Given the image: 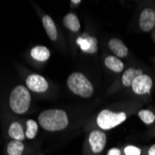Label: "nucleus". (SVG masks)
Wrapping results in <instances>:
<instances>
[{"instance_id":"obj_1","label":"nucleus","mask_w":155,"mask_h":155,"mask_svg":"<svg viewBox=\"0 0 155 155\" xmlns=\"http://www.w3.org/2000/svg\"><path fill=\"white\" fill-rule=\"evenodd\" d=\"M39 124L47 131H61L65 129L68 124V115L62 110L52 109L42 111L38 116Z\"/></svg>"},{"instance_id":"obj_2","label":"nucleus","mask_w":155,"mask_h":155,"mask_svg":"<svg viewBox=\"0 0 155 155\" xmlns=\"http://www.w3.org/2000/svg\"><path fill=\"white\" fill-rule=\"evenodd\" d=\"M31 104V95L24 86L14 87L9 96V106L18 114H22L28 110Z\"/></svg>"},{"instance_id":"obj_3","label":"nucleus","mask_w":155,"mask_h":155,"mask_svg":"<svg viewBox=\"0 0 155 155\" xmlns=\"http://www.w3.org/2000/svg\"><path fill=\"white\" fill-rule=\"evenodd\" d=\"M67 86L74 94L82 97H90L94 92L91 82L81 73H73L67 79Z\"/></svg>"},{"instance_id":"obj_4","label":"nucleus","mask_w":155,"mask_h":155,"mask_svg":"<svg viewBox=\"0 0 155 155\" xmlns=\"http://www.w3.org/2000/svg\"><path fill=\"white\" fill-rule=\"evenodd\" d=\"M125 120V112H114L110 110H103L97 117V124L100 128L103 130H110L121 124Z\"/></svg>"},{"instance_id":"obj_5","label":"nucleus","mask_w":155,"mask_h":155,"mask_svg":"<svg viewBox=\"0 0 155 155\" xmlns=\"http://www.w3.org/2000/svg\"><path fill=\"white\" fill-rule=\"evenodd\" d=\"M131 87L137 95L149 94L152 87V80L147 74L139 75L133 81Z\"/></svg>"},{"instance_id":"obj_6","label":"nucleus","mask_w":155,"mask_h":155,"mask_svg":"<svg viewBox=\"0 0 155 155\" xmlns=\"http://www.w3.org/2000/svg\"><path fill=\"white\" fill-rule=\"evenodd\" d=\"M106 135L101 130H93L88 137V142L94 153H100L102 151L106 145Z\"/></svg>"},{"instance_id":"obj_7","label":"nucleus","mask_w":155,"mask_h":155,"mask_svg":"<svg viewBox=\"0 0 155 155\" xmlns=\"http://www.w3.org/2000/svg\"><path fill=\"white\" fill-rule=\"evenodd\" d=\"M26 86L31 91L42 93L47 91L48 84L47 80L39 74H31L26 78Z\"/></svg>"},{"instance_id":"obj_8","label":"nucleus","mask_w":155,"mask_h":155,"mask_svg":"<svg viewBox=\"0 0 155 155\" xmlns=\"http://www.w3.org/2000/svg\"><path fill=\"white\" fill-rule=\"evenodd\" d=\"M155 26V11L150 8H145L139 17V27L143 32H150Z\"/></svg>"},{"instance_id":"obj_9","label":"nucleus","mask_w":155,"mask_h":155,"mask_svg":"<svg viewBox=\"0 0 155 155\" xmlns=\"http://www.w3.org/2000/svg\"><path fill=\"white\" fill-rule=\"evenodd\" d=\"M77 44L83 51L87 53L94 54L97 51V40L93 36L84 35L83 37H79L77 39Z\"/></svg>"},{"instance_id":"obj_10","label":"nucleus","mask_w":155,"mask_h":155,"mask_svg":"<svg viewBox=\"0 0 155 155\" xmlns=\"http://www.w3.org/2000/svg\"><path fill=\"white\" fill-rule=\"evenodd\" d=\"M109 48L114 52L117 58H124L128 54V49L123 43V41L118 38H112L109 41Z\"/></svg>"},{"instance_id":"obj_11","label":"nucleus","mask_w":155,"mask_h":155,"mask_svg":"<svg viewBox=\"0 0 155 155\" xmlns=\"http://www.w3.org/2000/svg\"><path fill=\"white\" fill-rule=\"evenodd\" d=\"M143 72L141 69H135V68H129L125 70L122 76V82L124 87H131L133 81L139 75H142Z\"/></svg>"},{"instance_id":"obj_12","label":"nucleus","mask_w":155,"mask_h":155,"mask_svg":"<svg viewBox=\"0 0 155 155\" xmlns=\"http://www.w3.org/2000/svg\"><path fill=\"white\" fill-rule=\"evenodd\" d=\"M63 24H64V26L66 28H68L70 31H72L74 33L79 32L80 28H81L79 19L74 13L66 14V15L64 16V18H63Z\"/></svg>"},{"instance_id":"obj_13","label":"nucleus","mask_w":155,"mask_h":155,"mask_svg":"<svg viewBox=\"0 0 155 155\" xmlns=\"http://www.w3.org/2000/svg\"><path fill=\"white\" fill-rule=\"evenodd\" d=\"M42 22H43L44 28H45L48 37L52 41L57 40V38H58L57 28H56V25H55L53 20L51 19V17L48 15H45L43 18H42Z\"/></svg>"},{"instance_id":"obj_14","label":"nucleus","mask_w":155,"mask_h":155,"mask_svg":"<svg viewBox=\"0 0 155 155\" xmlns=\"http://www.w3.org/2000/svg\"><path fill=\"white\" fill-rule=\"evenodd\" d=\"M31 56L37 61H46L50 57V51L44 46H36L32 48Z\"/></svg>"},{"instance_id":"obj_15","label":"nucleus","mask_w":155,"mask_h":155,"mask_svg":"<svg viewBox=\"0 0 155 155\" xmlns=\"http://www.w3.org/2000/svg\"><path fill=\"white\" fill-rule=\"evenodd\" d=\"M8 136L13 140H18V141H22L26 137L25 133L23 132L22 126L18 122H13L8 128Z\"/></svg>"},{"instance_id":"obj_16","label":"nucleus","mask_w":155,"mask_h":155,"mask_svg":"<svg viewBox=\"0 0 155 155\" xmlns=\"http://www.w3.org/2000/svg\"><path fill=\"white\" fill-rule=\"evenodd\" d=\"M105 66L114 73H121L124 70L123 61L116 56H108L104 61Z\"/></svg>"},{"instance_id":"obj_17","label":"nucleus","mask_w":155,"mask_h":155,"mask_svg":"<svg viewBox=\"0 0 155 155\" xmlns=\"http://www.w3.org/2000/svg\"><path fill=\"white\" fill-rule=\"evenodd\" d=\"M24 150V145L21 141L12 140L8 145L7 151L8 155H21Z\"/></svg>"},{"instance_id":"obj_18","label":"nucleus","mask_w":155,"mask_h":155,"mask_svg":"<svg viewBox=\"0 0 155 155\" xmlns=\"http://www.w3.org/2000/svg\"><path fill=\"white\" fill-rule=\"evenodd\" d=\"M26 131H25V137L29 139H33L35 138V137L36 136L37 132H38V124L35 120H28L26 122Z\"/></svg>"},{"instance_id":"obj_19","label":"nucleus","mask_w":155,"mask_h":155,"mask_svg":"<svg viewBox=\"0 0 155 155\" xmlns=\"http://www.w3.org/2000/svg\"><path fill=\"white\" fill-rule=\"evenodd\" d=\"M138 117L146 124H150L155 121V114L150 110H141L138 111Z\"/></svg>"},{"instance_id":"obj_20","label":"nucleus","mask_w":155,"mask_h":155,"mask_svg":"<svg viewBox=\"0 0 155 155\" xmlns=\"http://www.w3.org/2000/svg\"><path fill=\"white\" fill-rule=\"evenodd\" d=\"M124 154L125 155H140L141 150L135 146H127L124 148Z\"/></svg>"},{"instance_id":"obj_21","label":"nucleus","mask_w":155,"mask_h":155,"mask_svg":"<svg viewBox=\"0 0 155 155\" xmlns=\"http://www.w3.org/2000/svg\"><path fill=\"white\" fill-rule=\"evenodd\" d=\"M107 155H121V151L117 148H112L108 151Z\"/></svg>"},{"instance_id":"obj_22","label":"nucleus","mask_w":155,"mask_h":155,"mask_svg":"<svg viewBox=\"0 0 155 155\" xmlns=\"http://www.w3.org/2000/svg\"><path fill=\"white\" fill-rule=\"evenodd\" d=\"M148 155H155V144H153L148 151Z\"/></svg>"},{"instance_id":"obj_23","label":"nucleus","mask_w":155,"mask_h":155,"mask_svg":"<svg viewBox=\"0 0 155 155\" xmlns=\"http://www.w3.org/2000/svg\"><path fill=\"white\" fill-rule=\"evenodd\" d=\"M72 3H74V4H78V3H81V0H75V1H72Z\"/></svg>"}]
</instances>
